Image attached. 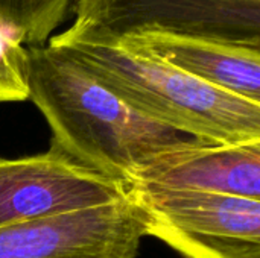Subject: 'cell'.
Returning <instances> with one entry per match:
<instances>
[{
    "instance_id": "1",
    "label": "cell",
    "mask_w": 260,
    "mask_h": 258,
    "mask_svg": "<svg viewBox=\"0 0 260 258\" xmlns=\"http://www.w3.org/2000/svg\"><path fill=\"white\" fill-rule=\"evenodd\" d=\"M27 99L44 116L50 146L126 187L155 155L192 140L134 111L52 46L24 47Z\"/></svg>"
},
{
    "instance_id": "2",
    "label": "cell",
    "mask_w": 260,
    "mask_h": 258,
    "mask_svg": "<svg viewBox=\"0 0 260 258\" xmlns=\"http://www.w3.org/2000/svg\"><path fill=\"white\" fill-rule=\"evenodd\" d=\"M142 116L189 137L216 143L260 141V103L204 84L117 43L70 29L49 40Z\"/></svg>"
},
{
    "instance_id": "3",
    "label": "cell",
    "mask_w": 260,
    "mask_h": 258,
    "mask_svg": "<svg viewBox=\"0 0 260 258\" xmlns=\"http://www.w3.org/2000/svg\"><path fill=\"white\" fill-rule=\"evenodd\" d=\"M146 236L186 258H260V201L230 195L128 187Z\"/></svg>"
},
{
    "instance_id": "4",
    "label": "cell",
    "mask_w": 260,
    "mask_h": 258,
    "mask_svg": "<svg viewBox=\"0 0 260 258\" xmlns=\"http://www.w3.org/2000/svg\"><path fill=\"white\" fill-rule=\"evenodd\" d=\"M70 30L105 41L160 33L260 49V0H73Z\"/></svg>"
},
{
    "instance_id": "5",
    "label": "cell",
    "mask_w": 260,
    "mask_h": 258,
    "mask_svg": "<svg viewBox=\"0 0 260 258\" xmlns=\"http://www.w3.org/2000/svg\"><path fill=\"white\" fill-rule=\"evenodd\" d=\"M128 187L50 146L47 152L0 158V228L117 204Z\"/></svg>"
},
{
    "instance_id": "6",
    "label": "cell",
    "mask_w": 260,
    "mask_h": 258,
    "mask_svg": "<svg viewBox=\"0 0 260 258\" xmlns=\"http://www.w3.org/2000/svg\"><path fill=\"white\" fill-rule=\"evenodd\" d=\"M143 237L128 193L117 204L0 228V258H136Z\"/></svg>"
},
{
    "instance_id": "7",
    "label": "cell",
    "mask_w": 260,
    "mask_h": 258,
    "mask_svg": "<svg viewBox=\"0 0 260 258\" xmlns=\"http://www.w3.org/2000/svg\"><path fill=\"white\" fill-rule=\"evenodd\" d=\"M128 187H160L260 201V141L216 143L195 138L142 166Z\"/></svg>"
},
{
    "instance_id": "8",
    "label": "cell",
    "mask_w": 260,
    "mask_h": 258,
    "mask_svg": "<svg viewBox=\"0 0 260 258\" xmlns=\"http://www.w3.org/2000/svg\"><path fill=\"white\" fill-rule=\"evenodd\" d=\"M111 43L161 61L218 90L260 103V49L160 33L133 35Z\"/></svg>"
},
{
    "instance_id": "9",
    "label": "cell",
    "mask_w": 260,
    "mask_h": 258,
    "mask_svg": "<svg viewBox=\"0 0 260 258\" xmlns=\"http://www.w3.org/2000/svg\"><path fill=\"white\" fill-rule=\"evenodd\" d=\"M72 0H0V32L27 47L46 46Z\"/></svg>"
},
{
    "instance_id": "10",
    "label": "cell",
    "mask_w": 260,
    "mask_h": 258,
    "mask_svg": "<svg viewBox=\"0 0 260 258\" xmlns=\"http://www.w3.org/2000/svg\"><path fill=\"white\" fill-rule=\"evenodd\" d=\"M26 99L24 46L11 41L0 32V102H23Z\"/></svg>"
}]
</instances>
